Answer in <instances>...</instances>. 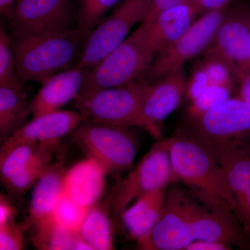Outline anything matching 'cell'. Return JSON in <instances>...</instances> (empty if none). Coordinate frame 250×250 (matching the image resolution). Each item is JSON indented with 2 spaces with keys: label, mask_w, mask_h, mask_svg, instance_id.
<instances>
[{
  "label": "cell",
  "mask_w": 250,
  "mask_h": 250,
  "mask_svg": "<svg viewBox=\"0 0 250 250\" xmlns=\"http://www.w3.org/2000/svg\"><path fill=\"white\" fill-rule=\"evenodd\" d=\"M11 41L18 80L41 83L77 65L85 39L77 28L58 34L11 39Z\"/></svg>",
  "instance_id": "1"
},
{
  "label": "cell",
  "mask_w": 250,
  "mask_h": 250,
  "mask_svg": "<svg viewBox=\"0 0 250 250\" xmlns=\"http://www.w3.org/2000/svg\"><path fill=\"white\" fill-rule=\"evenodd\" d=\"M172 181H181L197 192L199 199L226 202L236 208V200L223 171L203 143L188 133L169 139Z\"/></svg>",
  "instance_id": "2"
},
{
  "label": "cell",
  "mask_w": 250,
  "mask_h": 250,
  "mask_svg": "<svg viewBox=\"0 0 250 250\" xmlns=\"http://www.w3.org/2000/svg\"><path fill=\"white\" fill-rule=\"evenodd\" d=\"M145 23L88 71L80 93L129 85L144 80L156 53Z\"/></svg>",
  "instance_id": "3"
},
{
  "label": "cell",
  "mask_w": 250,
  "mask_h": 250,
  "mask_svg": "<svg viewBox=\"0 0 250 250\" xmlns=\"http://www.w3.org/2000/svg\"><path fill=\"white\" fill-rule=\"evenodd\" d=\"M71 138L104 167L108 174H120L132 167L137 139L130 126L84 119L72 131Z\"/></svg>",
  "instance_id": "4"
},
{
  "label": "cell",
  "mask_w": 250,
  "mask_h": 250,
  "mask_svg": "<svg viewBox=\"0 0 250 250\" xmlns=\"http://www.w3.org/2000/svg\"><path fill=\"white\" fill-rule=\"evenodd\" d=\"M149 85L141 80L80 93L74 100L75 106L85 119L144 129L142 106Z\"/></svg>",
  "instance_id": "5"
},
{
  "label": "cell",
  "mask_w": 250,
  "mask_h": 250,
  "mask_svg": "<svg viewBox=\"0 0 250 250\" xmlns=\"http://www.w3.org/2000/svg\"><path fill=\"white\" fill-rule=\"evenodd\" d=\"M172 181L169 139L159 140L134 170L113 187L106 208L121 215L131 202L149 192L167 188Z\"/></svg>",
  "instance_id": "6"
},
{
  "label": "cell",
  "mask_w": 250,
  "mask_h": 250,
  "mask_svg": "<svg viewBox=\"0 0 250 250\" xmlns=\"http://www.w3.org/2000/svg\"><path fill=\"white\" fill-rule=\"evenodd\" d=\"M152 0H122L90 33L75 67L90 70L124 42L130 31L147 17Z\"/></svg>",
  "instance_id": "7"
},
{
  "label": "cell",
  "mask_w": 250,
  "mask_h": 250,
  "mask_svg": "<svg viewBox=\"0 0 250 250\" xmlns=\"http://www.w3.org/2000/svg\"><path fill=\"white\" fill-rule=\"evenodd\" d=\"M8 22L11 39L58 34L77 28L73 0H18Z\"/></svg>",
  "instance_id": "8"
},
{
  "label": "cell",
  "mask_w": 250,
  "mask_h": 250,
  "mask_svg": "<svg viewBox=\"0 0 250 250\" xmlns=\"http://www.w3.org/2000/svg\"><path fill=\"white\" fill-rule=\"evenodd\" d=\"M204 54L225 64L236 81L250 70V5L234 2L229 6Z\"/></svg>",
  "instance_id": "9"
},
{
  "label": "cell",
  "mask_w": 250,
  "mask_h": 250,
  "mask_svg": "<svg viewBox=\"0 0 250 250\" xmlns=\"http://www.w3.org/2000/svg\"><path fill=\"white\" fill-rule=\"evenodd\" d=\"M225 11H210L200 16L180 39L156 54L143 81L153 83L168 74L182 70L186 62L205 53L214 39Z\"/></svg>",
  "instance_id": "10"
},
{
  "label": "cell",
  "mask_w": 250,
  "mask_h": 250,
  "mask_svg": "<svg viewBox=\"0 0 250 250\" xmlns=\"http://www.w3.org/2000/svg\"><path fill=\"white\" fill-rule=\"evenodd\" d=\"M192 202L179 188L167 191L162 215L152 229L136 241L139 249L186 250L195 240L190 221Z\"/></svg>",
  "instance_id": "11"
},
{
  "label": "cell",
  "mask_w": 250,
  "mask_h": 250,
  "mask_svg": "<svg viewBox=\"0 0 250 250\" xmlns=\"http://www.w3.org/2000/svg\"><path fill=\"white\" fill-rule=\"evenodd\" d=\"M192 120L188 134L207 147L227 146L250 134V104L229 98Z\"/></svg>",
  "instance_id": "12"
},
{
  "label": "cell",
  "mask_w": 250,
  "mask_h": 250,
  "mask_svg": "<svg viewBox=\"0 0 250 250\" xmlns=\"http://www.w3.org/2000/svg\"><path fill=\"white\" fill-rule=\"evenodd\" d=\"M65 170L62 161L50 163L34 184L27 220L33 243L37 249L47 250L54 227V206L62 190Z\"/></svg>",
  "instance_id": "13"
},
{
  "label": "cell",
  "mask_w": 250,
  "mask_h": 250,
  "mask_svg": "<svg viewBox=\"0 0 250 250\" xmlns=\"http://www.w3.org/2000/svg\"><path fill=\"white\" fill-rule=\"evenodd\" d=\"M192 202L190 221L195 240L216 242L231 247H246L249 241L234 210L223 202Z\"/></svg>",
  "instance_id": "14"
},
{
  "label": "cell",
  "mask_w": 250,
  "mask_h": 250,
  "mask_svg": "<svg viewBox=\"0 0 250 250\" xmlns=\"http://www.w3.org/2000/svg\"><path fill=\"white\" fill-rule=\"evenodd\" d=\"M187 81L182 69L149 83L143 100L142 118L144 129L154 139H160L161 124L182 103Z\"/></svg>",
  "instance_id": "15"
},
{
  "label": "cell",
  "mask_w": 250,
  "mask_h": 250,
  "mask_svg": "<svg viewBox=\"0 0 250 250\" xmlns=\"http://www.w3.org/2000/svg\"><path fill=\"white\" fill-rule=\"evenodd\" d=\"M89 70L74 67L59 72L41 83V87L29 103L33 118L59 111L78 96Z\"/></svg>",
  "instance_id": "16"
},
{
  "label": "cell",
  "mask_w": 250,
  "mask_h": 250,
  "mask_svg": "<svg viewBox=\"0 0 250 250\" xmlns=\"http://www.w3.org/2000/svg\"><path fill=\"white\" fill-rule=\"evenodd\" d=\"M85 118L78 111H60L36 117L1 143L0 154L21 143L56 141L71 134Z\"/></svg>",
  "instance_id": "17"
},
{
  "label": "cell",
  "mask_w": 250,
  "mask_h": 250,
  "mask_svg": "<svg viewBox=\"0 0 250 250\" xmlns=\"http://www.w3.org/2000/svg\"><path fill=\"white\" fill-rule=\"evenodd\" d=\"M107 174L98 161L88 156L65 170L62 190L77 203L90 208L104 193Z\"/></svg>",
  "instance_id": "18"
},
{
  "label": "cell",
  "mask_w": 250,
  "mask_h": 250,
  "mask_svg": "<svg viewBox=\"0 0 250 250\" xmlns=\"http://www.w3.org/2000/svg\"><path fill=\"white\" fill-rule=\"evenodd\" d=\"M200 16L201 14L192 0L161 11L149 25V42L156 54L180 39Z\"/></svg>",
  "instance_id": "19"
},
{
  "label": "cell",
  "mask_w": 250,
  "mask_h": 250,
  "mask_svg": "<svg viewBox=\"0 0 250 250\" xmlns=\"http://www.w3.org/2000/svg\"><path fill=\"white\" fill-rule=\"evenodd\" d=\"M207 147L218 161L236 200L250 186V134L227 146Z\"/></svg>",
  "instance_id": "20"
},
{
  "label": "cell",
  "mask_w": 250,
  "mask_h": 250,
  "mask_svg": "<svg viewBox=\"0 0 250 250\" xmlns=\"http://www.w3.org/2000/svg\"><path fill=\"white\" fill-rule=\"evenodd\" d=\"M24 83L20 80L0 83L1 143L28 123L30 112Z\"/></svg>",
  "instance_id": "21"
},
{
  "label": "cell",
  "mask_w": 250,
  "mask_h": 250,
  "mask_svg": "<svg viewBox=\"0 0 250 250\" xmlns=\"http://www.w3.org/2000/svg\"><path fill=\"white\" fill-rule=\"evenodd\" d=\"M167 188L143 195L121 214L125 228L136 241L147 235L160 219L165 207Z\"/></svg>",
  "instance_id": "22"
},
{
  "label": "cell",
  "mask_w": 250,
  "mask_h": 250,
  "mask_svg": "<svg viewBox=\"0 0 250 250\" xmlns=\"http://www.w3.org/2000/svg\"><path fill=\"white\" fill-rule=\"evenodd\" d=\"M79 232L93 250H113V231L106 207L98 205L90 207Z\"/></svg>",
  "instance_id": "23"
},
{
  "label": "cell",
  "mask_w": 250,
  "mask_h": 250,
  "mask_svg": "<svg viewBox=\"0 0 250 250\" xmlns=\"http://www.w3.org/2000/svg\"><path fill=\"white\" fill-rule=\"evenodd\" d=\"M59 146V143L51 146L3 184L7 190L8 195L17 201L22 200L28 190L34 186L47 166L52 163V158L57 152Z\"/></svg>",
  "instance_id": "24"
},
{
  "label": "cell",
  "mask_w": 250,
  "mask_h": 250,
  "mask_svg": "<svg viewBox=\"0 0 250 250\" xmlns=\"http://www.w3.org/2000/svg\"><path fill=\"white\" fill-rule=\"evenodd\" d=\"M60 140L42 143H24L0 154V179L4 184Z\"/></svg>",
  "instance_id": "25"
},
{
  "label": "cell",
  "mask_w": 250,
  "mask_h": 250,
  "mask_svg": "<svg viewBox=\"0 0 250 250\" xmlns=\"http://www.w3.org/2000/svg\"><path fill=\"white\" fill-rule=\"evenodd\" d=\"M122 0H78L77 29L84 36L85 40L91 31Z\"/></svg>",
  "instance_id": "26"
},
{
  "label": "cell",
  "mask_w": 250,
  "mask_h": 250,
  "mask_svg": "<svg viewBox=\"0 0 250 250\" xmlns=\"http://www.w3.org/2000/svg\"><path fill=\"white\" fill-rule=\"evenodd\" d=\"M88 208L77 203L62 190L54 206V225L79 231Z\"/></svg>",
  "instance_id": "27"
},
{
  "label": "cell",
  "mask_w": 250,
  "mask_h": 250,
  "mask_svg": "<svg viewBox=\"0 0 250 250\" xmlns=\"http://www.w3.org/2000/svg\"><path fill=\"white\" fill-rule=\"evenodd\" d=\"M232 90L218 85H209L198 97L192 100L188 109L189 116L197 118L210 108L231 98Z\"/></svg>",
  "instance_id": "28"
},
{
  "label": "cell",
  "mask_w": 250,
  "mask_h": 250,
  "mask_svg": "<svg viewBox=\"0 0 250 250\" xmlns=\"http://www.w3.org/2000/svg\"><path fill=\"white\" fill-rule=\"evenodd\" d=\"M12 41L4 22L0 24V83L18 80Z\"/></svg>",
  "instance_id": "29"
},
{
  "label": "cell",
  "mask_w": 250,
  "mask_h": 250,
  "mask_svg": "<svg viewBox=\"0 0 250 250\" xmlns=\"http://www.w3.org/2000/svg\"><path fill=\"white\" fill-rule=\"evenodd\" d=\"M47 250H93L78 231L67 229L55 225L49 237Z\"/></svg>",
  "instance_id": "30"
},
{
  "label": "cell",
  "mask_w": 250,
  "mask_h": 250,
  "mask_svg": "<svg viewBox=\"0 0 250 250\" xmlns=\"http://www.w3.org/2000/svg\"><path fill=\"white\" fill-rule=\"evenodd\" d=\"M29 229L27 220L16 223L15 220L0 225V250H21L24 248V233Z\"/></svg>",
  "instance_id": "31"
},
{
  "label": "cell",
  "mask_w": 250,
  "mask_h": 250,
  "mask_svg": "<svg viewBox=\"0 0 250 250\" xmlns=\"http://www.w3.org/2000/svg\"><path fill=\"white\" fill-rule=\"evenodd\" d=\"M235 213L247 236L250 238V186L237 197Z\"/></svg>",
  "instance_id": "32"
},
{
  "label": "cell",
  "mask_w": 250,
  "mask_h": 250,
  "mask_svg": "<svg viewBox=\"0 0 250 250\" xmlns=\"http://www.w3.org/2000/svg\"><path fill=\"white\" fill-rule=\"evenodd\" d=\"M187 0H152L150 9L143 23L150 25L161 11L183 3Z\"/></svg>",
  "instance_id": "33"
},
{
  "label": "cell",
  "mask_w": 250,
  "mask_h": 250,
  "mask_svg": "<svg viewBox=\"0 0 250 250\" xmlns=\"http://www.w3.org/2000/svg\"><path fill=\"white\" fill-rule=\"evenodd\" d=\"M200 14L228 9L236 0H192Z\"/></svg>",
  "instance_id": "34"
},
{
  "label": "cell",
  "mask_w": 250,
  "mask_h": 250,
  "mask_svg": "<svg viewBox=\"0 0 250 250\" xmlns=\"http://www.w3.org/2000/svg\"><path fill=\"white\" fill-rule=\"evenodd\" d=\"M16 209L9 197L4 194H0V225L15 220Z\"/></svg>",
  "instance_id": "35"
},
{
  "label": "cell",
  "mask_w": 250,
  "mask_h": 250,
  "mask_svg": "<svg viewBox=\"0 0 250 250\" xmlns=\"http://www.w3.org/2000/svg\"><path fill=\"white\" fill-rule=\"evenodd\" d=\"M231 247L216 242L195 240L186 248V250H231Z\"/></svg>",
  "instance_id": "36"
},
{
  "label": "cell",
  "mask_w": 250,
  "mask_h": 250,
  "mask_svg": "<svg viewBox=\"0 0 250 250\" xmlns=\"http://www.w3.org/2000/svg\"><path fill=\"white\" fill-rule=\"evenodd\" d=\"M237 83L239 85L238 97L250 104V70L242 75Z\"/></svg>",
  "instance_id": "37"
},
{
  "label": "cell",
  "mask_w": 250,
  "mask_h": 250,
  "mask_svg": "<svg viewBox=\"0 0 250 250\" xmlns=\"http://www.w3.org/2000/svg\"><path fill=\"white\" fill-rule=\"evenodd\" d=\"M18 0H0V13L6 21H9Z\"/></svg>",
  "instance_id": "38"
}]
</instances>
